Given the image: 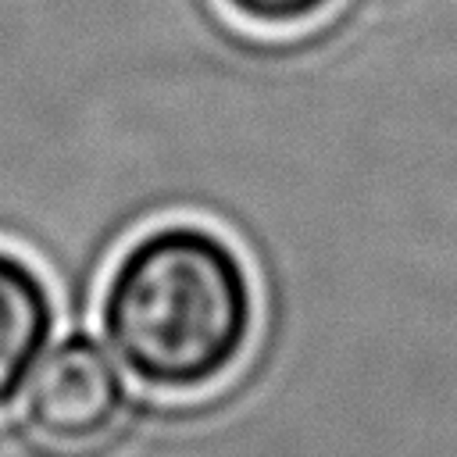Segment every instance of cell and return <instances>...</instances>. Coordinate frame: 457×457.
Wrapping results in <instances>:
<instances>
[{
	"instance_id": "cell-1",
	"label": "cell",
	"mask_w": 457,
	"mask_h": 457,
	"mask_svg": "<svg viewBox=\"0 0 457 457\" xmlns=\"http://www.w3.org/2000/svg\"><path fill=\"white\" fill-rule=\"evenodd\" d=\"M100 328L118 364L143 386H211L239 361L253 328L246 264L204 225L150 228L111 268Z\"/></svg>"
},
{
	"instance_id": "cell-2",
	"label": "cell",
	"mask_w": 457,
	"mask_h": 457,
	"mask_svg": "<svg viewBox=\"0 0 457 457\" xmlns=\"http://www.w3.org/2000/svg\"><path fill=\"white\" fill-rule=\"evenodd\" d=\"M125 375L107 346L86 332L57 339L32 368L21 400L25 425L46 446H93L125 411Z\"/></svg>"
},
{
	"instance_id": "cell-3",
	"label": "cell",
	"mask_w": 457,
	"mask_h": 457,
	"mask_svg": "<svg viewBox=\"0 0 457 457\" xmlns=\"http://www.w3.org/2000/svg\"><path fill=\"white\" fill-rule=\"evenodd\" d=\"M54 300L43 275L0 250V407H11L54 339Z\"/></svg>"
},
{
	"instance_id": "cell-4",
	"label": "cell",
	"mask_w": 457,
	"mask_h": 457,
	"mask_svg": "<svg viewBox=\"0 0 457 457\" xmlns=\"http://www.w3.org/2000/svg\"><path fill=\"white\" fill-rule=\"evenodd\" d=\"M225 4L257 25H296L318 14L328 0H225Z\"/></svg>"
}]
</instances>
